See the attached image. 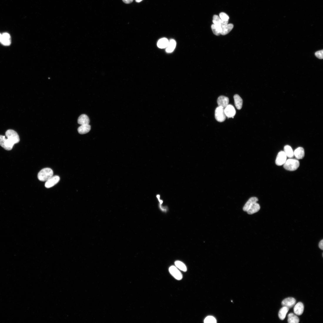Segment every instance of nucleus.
<instances>
[{"label": "nucleus", "instance_id": "nucleus-13", "mask_svg": "<svg viewBox=\"0 0 323 323\" xmlns=\"http://www.w3.org/2000/svg\"><path fill=\"white\" fill-rule=\"evenodd\" d=\"M1 43L4 45L8 46L11 43V39L9 34L5 33L2 35Z\"/></svg>", "mask_w": 323, "mask_h": 323}, {"label": "nucleus", "instance_id": "nucleus-25", "mask_svg": "<svg viewBox=\"0 0 323 323\" xmlns=\"http://www.w3.org/2000/svg\"><path fill=\"white\" fill-rule=\"evenodd\" d=\"M168 43L169 41L167 39L165 38H162L158 41L157 46L159 48H166Z\"/></svg>", "mask_w": 323, "mask_h": 323}, {"label": "nucleus", "instance_id": "nucleus-10", "mask_svg": "<svg viewBox=\"0 0 323 323\" xmlns=\"http://www.w3.org/2000/svg\"><path fill=\"white\" fill-rule=\"evenodd\" d=\"M296 302L295 299L293 297H288L284 299L282 302V304L284 307L289 309L293 307Z\"/></svg>", "mask_w": 323, "mask_h": 323}, {"label": "nucleus", "instance_id": "nucleus-23", "mask_svg": "<svg viewBox=\"0 0 323 323\" xmlns=\"http://www.w3.org/2000/svg\"><path fill=\"white\" fill-rule=\"evenodd\" d=\"M288 318L287 321L289 323H298L299 322L298 317L292 313L289 314Z\"/></svg>", "mask_w": 323, "mask_h": 323}, {"label": "nucleus", "instance_id": "nucleus-28", "mask_svg": "<svg viewBox=\"0 0 323 323\" xmlns=\"http://www.w3.org/2000/svg\"><path fill=\"white\" fill-rule=\"evenodd\" d=\"M219 17L222 21H229V16L227 14L223 12L220 14Z\"/></svg>", "mask_w": 323, "mask_h": 323}, {"label": "nucleus", "instance_id": "nucleus-31", "mask_svg": "<svg viewBox=\"0 0 323 323\" xmlns=\"http://www.w3.org/2000/svg\"><path fill=\"white\" fill-rule=\"evenodd\" d=\"M319 247L320 249L323 250V240H321L319 243Z\"/></svg>", "mask_w": 323, "mask_h": 323}, {"label": "nucleus", "instance_id": "nucleus-27", "mask_svg": "<svg viewBox=\"0 0 323 323\" xmlns=\"http://www.w3.org/2000/svg\"><path fill=\"white\" fill-rule=\"evenodd\" d=\"M176 267L183 272H186L187 268L185 265L182 262L177 261L175 262Z\"/></svg>", "mask_w": 323, "mask_h": 323}, {"label": "nucleus", "instance_id": "nucleus-17", "mask_svg": "<svg viewBox=\"0 0 323 323\" xmlns=\"http://www.w3.org/2000/svg\"><path fill=\"white\" fill-rule=\"evenodd\" d=\"M294 155L297 159H302L304 156V151L303 148L299 147L296 149L294 152Z\"/></svg>", "mask_w": 323, "mask_h": 323}, {"label": "nucleus", "instance_id": "nucleus-24", "mask_svg": "<svg viewBox=\"0 0 323 323\" xmlns=\"http://www.w3.org/2000/svg\"><path fill=\"white\" fill-rule=\"evenodd\" d=\"M289 309L284 307L280 309L278 315L280 319L284 320Z\"/></svg>", "mask_w": 323, "mask_h": 323}, {"label": "nucleus", "instance_id": "nucleus-7", "mask_svg": "<svg viewBox=\"0 0 323 323\" xmlns=\"http://www.w3.org/2000/svg\"><path fill=\"white\" fill-rule=\"evenodd\" d=\"M169 270L170 273L176 280H179L182 279V275L176 267L171 266L169 267Z\"/></svg>", "mask_w": 323, "mask_h": 323}, {"label": "nucleus", "instance_id": "nucleus-5", "mask_svg": "<svg viewBox=\"0 0 323 323\" xmlns=\"http://www.w3.org/2000/svg\"><path fill=\"white\" fill-rule=\"evenodd\" d=\"M224 108L222 107L218 106L215 109V117L216 120L219 122H223L225 121L226 119Z\"/></svg>", "mask_w": 323, "mask_h": 323}, {"label": "nucleus", "instance_id": "nucleus-2", "mask_svg": "<svg viewBox=\"0 0 323 323\" xmlns=\"http://www.w3.org/2000/svg\"><path fill=\"white\" fill-rule=\"evenodd\" d=\"M53 175V170L48 168H44L41 170L38 174V179L41 181H46L52 177Z\"/></svg>", "mask_w": 323, "mask_h": 323}, {"label": "nucleus", "instance_id": "nucleus-26", "mask_svg": "<svg viewBox=\"0 0 323 323\" xmlns=\"http://www.w3.org/2000/svg\"><path fill=\"white\" fill-rule=\"evenodd\" d=\"M212 30L214 34L217 36L221 35L222 31V27L216 26L214 24L211 26Z\"/></svg>", "mask_w": 323, "mask_h": 323}, {"label": "nucleus", "instance_id": "nucleus-9", "mask_svg": "<svg viewBox=\"0 0 323 323\" xmlns=\"http://www.w3.org/2000/svg\"><path fill=\"white\" fill-rule=\"evenodd\" d=\"M287 157L284 151L279 153L276 160V164L278 166L283 165L287 160Z\"/></svg>", "mask_w": 323, "mask_h": 323}, {"label": "nucleus", "instance_id": "nucleus-20", "mask_svg": "<svg viewBox=\"0 0 323 323\" xmlns=\"http://www.w3.org/2000/svg\"><path fill=\"white\" fill-rule=\"evenodd\" d=\"M176 45V43L175 40L171 39L169 41L168 45L166 49V52L168 53L173 52L175 48Z\"/></svg>", "mask_w": 323, "mask_h": 323}, {"label": "nucleus", "instance_id": "nucleus-32", "mask_svg": "<svg viewBox=\"0 0 323 323\" xmlns=\"http://www.w3.org/2000/svg\"><path fill=\"white\" fill-rule=\"evenodd\" d=\"M133 0H123V1L125 4H128L132 3Z\"/></svg>", "mask_w": 323, "mask_h": 323}, {"label": "nucleus", "instance_id": "nucleus-22", "mask_svg": "<svg viewBox=\"0 0 323 323\" xmlns=\"http://www.w3.org/2000/svg\"><path fill=\"white\" fill-rule=\"evenodd\" d=\"M284 152L287 157L292 158L294 156V152L292 147L289 145H287L284 146Z\"/></svg>", "mask_w": 323, "mask_h": 323}, {"label": "nucleus", "instance_id": "nucleus-18", "mask_svg": "<svg viewBox=\"0 0 323 323\" xmlns=\"http://www.w3.org/2000/svg\"><path fill=\"white\" fill-rule=\"evenodd\" d=\"M89 117L86 114H82L78 118V123L81 125H88L90 123Z\"/></svg>", "mask_w": 323, "mask_h": 323}, {"label": "nucleus", "instance_id": "nucleus-4", "mask_svg": "<svg viewBox=\"0 0 323 323\" xmlns=\"http://www.w3.org/2000/svg\"><path fill=\"white\" fill-rule=\"evenodd\" d=\"M6 135L14 145L19 143L20 141L18 133L14 130H8L6 132Z\"/></svg>", "mask_w": 323, "mask_h": 323}, {"label": "nucleus", "instance_id": "nucleus-11", "mask_svg": "<svg viewBox=\"0 0 323 323\" xmlns=\"http://www.w3.org/2000/svg\"><path fill=\"white\" fill-rule=\"evenodd\" d=\"M229 98L224 96H220L217 98V103L218 106L225 108L228 105Z\"/></svg>", "mask_w": 323, "mask_h": 323}, {"label": "nucleus", "instance_id": "nucleus-6", "mask_svg": "<svg viewBox=\"0 0 323 323\" xmlns=\"http://www.w3.org/2000/svg\"><path fill=\"white\" fill-rule=\"evenodd\" d=\"M14 144L8 138H6L5 136L0 135V146L7 150H11Z\"/></svg>", "mask_w": 323, "mask_h": 323}, {"label": "nucleus", "instance_id": "nucleus-30", "mask_svg": "<svg viewBox=\"0 0 323 323\" xmlns=\"http://www.w3.org/2000/svg\"><path fill=\"white\" fill-rule=\"evenodd\" d=\"M316 56L319 59H322L323 58V50H322L318 51L315 53Z\"/></svg>", "mask_w": 323, "mask_h": 323}, {"label": "nucleus", "instance_id": "nucleus-33", "mask_svg": "<svg viewBox=\"0 0 323 323\" xmlns=\"http://www.w3.org/2000/svg\"><path fill=\"white\" fill-rule=\"evenodd\" d=\"M143 0H135L136 2L137 3H140Z\"/></svg>", "mask_w": 323, "mask_h": 323}, {"label": "nucleus", "instance_id": "nucleus-21", "mask_svg": "<svg viewBox=\"0 0 323 323\" xmlns=\"http://www.w3.org/2000/svg\"><path fill=\"white\" fill-rule=\"evenodd\" d=\"M91 129V126L88 125H82L79 127L78 130L79 133L83 134L88 133Z\"/></svg>", "mask_w": 323, "mask_h": 323}, {"label": "nucleus", "instance_id": "nucleus-34", "mask_svg": "<svg viewBox=\"0 0 323 323\" xmlns=\"http://www.w3.org/2000/svg\"><path fill=\"white\" fill-rule=\"evenodd\" d=\"M2 37V35L1 34H0V42H1V39Z\"/></svg>", "mask_w": 323, "mask_h": 323}, {"label": "nucleus", "instance_id": "nucleus-8", "mask_svg": "<svg viewBox=\"0 0 323 323\" xmlns=\"http://www.w3.org/2000/svg\"><path fill=\"white\" fill-rule=\"evenodd\" d=\"M60 177L57 175L53 176L46 181L45 186L46 188H49L53 187L59 182Z\"/></svg>", "mask_w": 323, "mask_h": 323}, {"label": "nucleus", "instance_id": "nucleus-16", "mask_svg": "<svg viewBox=\"0 0 323 323\" xmlns=\"http://www.w3.org/2000/svg\"><path fill=\"white\" fill-rule=\"evenodd\" d=\"M304 310V306L301 302H299L296 304L294 308V313L297 315H301L303 313Z\"/></svg>", "mask_w": 323, "mask_h": 323}, {"label": "nucleus", "instance_id": "nucleus-15", "mask_svg": "<svg viewBox=\"0 0 323 323\" xmlns=\"http://www.w3.org/2000/svg\"><path fill=\"white\" fill-rule=\"evenodd\" d=\"M235 104L236 108L239 110H241L242 107L243 101L239 95L235 94L234 96Z\"/></svg>", "mask_w": 323, "mask_h": 323}, {"label": "nucleus", "instance_id": "nucleus-3", "mask_svg": "<svg viewBox=\"0 0 323 323\" xmlns=\"http://www.w3.org/2000/svg\"><path fill=\"white\" fill-rule=\"evenodd\" d=\"M299 162L296 159H290L287 160L284 167L287 170L294 171L296 170L299 166Z\"/></svg>", "mask_w": 323, "mask_h": 323}, {"label": "nucleus", "instance_id": "nucleus-1", "mask_svg": "<svg viewBox=\"0 0 323 323\" xmlns=\"http://www.w3.org/2000/svg\"><path fill=\"white\" fill-rule=\"evenodd\" d=\"M258 199L256 197H253L249 199L243 208L244 211L247 212L249 215L256 213L260 210V207L257 202Z\"/></svg>", "mask_w": 323, "mask_h": 323}, {"label": "nucleus", "instance_id": "nucleus-19", "mask_svg": "<svg viewBox=\"0 0 323 323\" xmlns=\"http://www.w3.org/2000/svg\"><path fill=\"white\" fill-rule=\"evenodd\" d=\"M234 25L232 24H228L222 26L221 34L223 36L227 35L232 29Z\"/></svg>", "mask_w": 323, "mask_h": 323}, {"label": "nucleus", "instance_id": "nucleus-29", "mask_svg": "<svg viewBox=\"0 0 323 323\" xmlns=\"http://www.w3.org/2000/svg\"><path fill=\"white\" fill-rule=\"evenodd\" d=\"M204 322L205 323H215L216 322V320L214 317L209 316L205 319Z\"/></svg>", "mask_w": 323, "mask_h": 323}, {"label": "nucleus", "instance_id": "nucleus-12", "mask_svg": "<svg viewBox=\"0 0 323 323\" xmlns=\"http://www.w3.org/2000/svg\"><path fill=\"white\" fill-rule=\"evenodd\" d=\"M226 116L228 118L234 117L236 114V111L233 106L228 105L224 109Z\"/></svg>", "mask_w": 323, "mask_h": 323}, {"label": "nucleus", "instance_id": "nucleus-14", "mask_svg": "<svg viewBox=\"0 0 323 323\" xmlns=\"http://www.w3.org/2000/svg\"><path fill=\"white\" fill-rule=\"evenodd\" d=\"M212 21L214 24L221 27L227 24L228 23V21H223L220 19L219 16L216 15L213 16Z\"/></svg>", "mask_w": 323, "mask_h": 323}]
</instances>
